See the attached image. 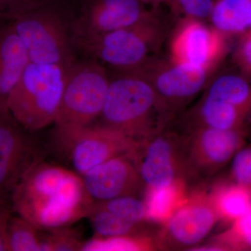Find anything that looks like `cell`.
I'll list each match as a JSON object with an SVG mask.
<instances>
[{
    "label": "cell",
    "instance_id": "obj_7",
    "mask_svg": "<svg viewBox=\"0 0 251 251\" xmlns=\"http://www.w3.org/2000/svg\"><path fill=\"white\" fill-rule=\"evenodd\" d=\"M228 36L201 20L186 18L172 36L169 59L212 72L228 52Z\"/></svg>",
    "mask_w": 251,
    "mask_h": 251
},
{
    "label": "cell",
    "instance_id": "obj_13",
    "mask_svg": "<svg viewBox=\"0 0 251 251\" xmlns=\"http://www.w3.org/2000/svg\"><path fill=\"white\" fill-rule=\"evenodd\" d=\"M23 128L11 114L0 115V194L12 191L36 160Z\"/></svg>",
    "mask_w": 251,
    "mask_h": 251
},
{
    "label": "cell",
    "instance_id": "obj_27",
    "mask_svg": "<svg viewBox=\"0 0 251 251\" xmlns=\"http://www.w3.org/2000/svg\"><path fill=\"white\" fill-rule=\"evenodd\" d=\"M54 229L49 235L41 237V251H82L83 242L71 231Z\"/></svg>",
    "mask_w": 251,
    "mask_h": 251
},
{
    "label": "cell",
    "instance_id": "obj_30",
    "mask_svg": "<svg viewBox=\"0 0 251 251\" xmlns=\"http://www.w3.org/2000/svg\"><path fill=\"white\" fill-rule=\"evenodd\" d=\"M187 18L201 20L210 17L214 3L212 0H177Z\"/></svg>",
    "mask_w": 251,
    "mask_h": 251
},
{
    "label": "cell",
    "instance_id": "obj_6",
    "mask_svg": "<svg viewBox=\"0 0 251 251\" xmlns=\"http://www.w3.org/2000/svg\"><path fill=\"white\" fill-rule=\"evenodd\" d=\"M185 135L166 128L142 145L135 162L146 188L164 187L188 176Z\"/></svg>",
    "mask_w": 251,
    "mask_h": 251
},
{
    "label": "cell",
    "instance_id": "obj_12",
    "mask_svg": "<svg viewBox=\"0 0 251 251\" xmlns=\"http://www.w3.org/2000/svg\"><path fill=\"white\" fill-rule=\"evenodd\" d=\"M135 157V155H124L112 158L81 176L94 201L137 196L146 187L138 171Z\"/></svg>",
    "mask_w": 251,
    "mask_h": 251
},
{
    "label": "cell",
    "instance_id": "obj_20",
    "mask_svg": "<svg viewBox=\"0 0 251 251\" xmlns=\"http://www.w3.org/2000/svg\"><path fill=\"white\" fill-rule=\"evenodd\" d=\"M210 18L225 35H242L251 29V0H219Z\"/></svg>",
    "mask_w": 251,
    "mask_h": 251
},
{
    "label": "cell",
    "instance_id": "obj_33",
    "mask_svg": "<svg viewBox=\"0 0 251 251\" xmlns=\"http://www.w3.org/2000/svg\"><path fill=\"white\" fill-rule=\"evenodd\" d=\"M249 138H250L251 142V125L250 128H249Z\"/></svg>",
    "mask_w": 251,
    "mask_h": 251
},
{
    "label": "cell",
    "instance_id": "obj_14",
    "mask_svg": "<svg viewBox=\"0 0 251 251\" xmlns=\"http://www.w3.org/2000/svg\"><path fill=\"white\" fill-rule=\"evenodd\" d=\"M11 24L27 50L30 62L61 65L64 47L53 26L37 18L17 16Z\"/></svg>",
    "mask_w": 251,
    "mask_h": 251
},
{
    "label": "cell",
    "instance_id": "obj_1",
    "mask_svg": "<svg viewBox=\"0 0 251 251\" xmlns=\"http://www.w3.org/2000/svg\"><path fill=\"white\" fill-rule=\"evenodd\" d=\"M94 202L81 175L36 160L12 191V209L39 229L62 228L87 217Z\"/></svg>",
    "mask_w": 251,
    "mask_h": 251
},
{
    "label": "cell",
    "instance_id": "obj_24",
    "mask_svg": "<svg viewBox=\"0 0 251 251\" xmlns=\"http://www.w3.org/2000/svg\"><path fill=\"white\" fill-rule=\"evenodd\" d=\"M39 228L21 216H11L8 226L9 251H41Z\"/></svg>",
    "mask_w": 251,
    "mask_h": 251
},
{
    "label": "cell",
    "instance_id": "obj_3",
    "mask_svg": "<svg viewBox=\"0 0 251 251\" xmlns=\"http://www.w3.org/2000/svg\"><path fill=\"white\" fill-rule=\"evenodd\" d=\"M65 83L61 65L29 63L8 98L9 113L29 131L45 128L55 121Z\"/></svg>",
    "mask_w": 251,
    "mask_h": 251
},
{
    "label": "cell",
    "instance_id": "obj_17",
    "mask_svg": "<svg viewBox=\"0 0 251 251\" xmlns=\"http://www.w3.org/2000/svg\"><path fill=\"white\" fill-rule=\"evenodd\" d=\"M186 181L179 180L164 187L146 188V221L165 225L188 200Z\"/></svg>",
    "mask_w": 251,
    "mask_h": 251
},
{
    "label": "cell",
    "instance_id": "obj_32",
    "mask_svg": "<svg viewBox=\"0 0 251 251\" xmlns=\"http://www.w3.org/2000/svg\"><path fill=\"white\" fill-rule=\"evenodd\" d=\"M14 2V0H0V11L4 9L6 6H10Z\"/></svg>",
    "mask_w": 251,
    "mask_h": 251
},
{
    "label": "cell",
    "instance_id": "obj_5",
    "mask_svg": "<svg viewBox=\"0 0 251 251\" xmlns=\"http://www.w3.org/2000/svg\"><path fill=\"white\" fill-rule=\"evenodd\" d=\"M166 32L164 23L145 18L131 27L104 33L99 44L100 58L118 69L141 70L158 58Z\"/></svg>",
    "mask_w": 251,
    "mask_h": 251
},
{
    "label": "cell",
    "instance_id": "obj_29",
    "mask_svg": "<svg viewBox=\"0 0 251 251\" xmlns=\"http://www.w3.org/2000/svg\"><path fill=\"white\" fill-rule=\"evenodd\" d=\"M234 60L244 75L251 77V29L241 35Z\"/></svg>",
    "mask_w": 251,
    "mask_h": 251
},
{
    "label": "cell",
    "instance_id": "obj_4",
    "mask_svg": "<svg viewBox=\"0 0 251 251\" xmlns=\"http://www.w3.org/2000/svg\"><path fill=\"white\" fill-rule=\"evenodd\" d=\"M110 82L99 69L86 68L66 80L57 117L59 145L69 151L82 130L101 115Z\"/></svg>",
    "mask_w": 251,
    "mask_h": 251
},
{
    "label": "cell",
    "instance_id": "obj_23",
    "mask_svg": "<svg viewBox=\"0 0 251 251\" xmlns=\"http://www.w3.org/2000/svg\"><path fill=\"white\" fill-rule=\"evenodd\" d=\"M155 243L151 237L141 233L111 237L94 236L84 243L83 251H138L153 250Z\"/></svg>",
    "mask_w": 251,
    "mask_h": 251
},
{
    "label": "cell",
    "instance_id": "obj_8",
    "mask_svg": "<svg viewBox=\"0 0 251 251\" xmlns=\"http://www.w3.org/2000/svg\"><path fill=\"white\" fill-rule=\"evenodd\" d=\"M185 137L188 176H207L232 161L235 153L247 144L249 131L201 126L190 129Z\"/></svg>",
    "mask_w": 251,
    "mask_h": 251
},
{
    "label": "cell",
    "instance_id": "obj_25",
    "mask_svg": "<svg viewBox=\"0 0 251 251\" xmlns=\"http://www.w3.org/2000/svg\"><path fill=\"white\" fill-rule=\"evenodd\" d=\"M224 251H251V208L216 239Z\"/></svg>",
    "mask_w": 251,
    "mask_h": 251
},
{
    "label": "cell",
    "instance_id": "obj_16",
    "mask_svg": "<svg viewBox=\"0 0 251 251\" xmlns=\"http://www.w3.org/2000/svg\"><path fill=\"white\" fill-rule=\"evenodd\" d=\"M251 125V113L205 94L196 109L190 129L202 126L249 131Z\"/></svg>",
    "mask_w": 251,
    "mask_h": 251
},
{
    "label": "cell",
    "instance_id": "obj_31",
    "mask_svg": "<svg viewBox=\"0 0 251 251\" xmlns=\"http://www.w3.org/2000/svg\"><path fill=\"white\" fill-rule=\"evenodd\" d=\"M11 210L5 206H0V251H9L8 226Z\"/></svg>",
    "mask_w": 251,
    "mask_h": 251
},
{
    "label": "cell",
    "instance_id": "obj_22",
    "mask_svg": "<svg viewBox=\"0 0 251 251\" xmlns=\"http://www.w3.org/2000/svg\"><path fill=\"white\" fill-rule=\"evenodd\" d=\"M87 218L90 219L95 234L100 237H117L141 233V224H137L122 219L93 202Z\"/></svg>",
    "mask_w": 251,
    "mask_h": 251
},
{
    "label": "cell",
    "instance_id": "obj_10",
    "mask_svg": "<svg viewBox=\"0 0 251 251\" xmlns=\"http://www.w3.org/2000/svg\"><path fill=\"white\" fill-rule=\"evenodd\" d=\"M218 221L209 195L196 193L164 225L157 244L167 249H193L210 233Z\"/></svg>",
    "mask_w": 251,
    "mask_h": 251
},
{
    "label": "cell",
    "instance_id": "obj_21",
    "mask_svg": "<svg viewBox=\"0 0 251 251\" xmlns=\"http://www.w3.org/2000/svg\"><path fill=\"white\" fill-rule=\"evenodd\" d=\"M244 74H226L211 81L206 95L251 114V80Z\"/></svg>",
    "mask_w": 251,
    "mask_h": 251
},
{
    "label": "cell",
    "instance_id": "obj_15",
    "mask_svg": "<svg viewBox=\"0 0 251 251\" xmlns=\"http://www.w3.org/2000/svg\"><path fill=\"white\" fill-rule=\"evenodd\" d=\"M27 50L12 25L0 30V115L9 113L7 100L28 64Z\"/></svg>",
    "mask_w": 251,
    "mask_h": 251
},
{
    "label": "cell",
    "instance_id": "obj_2",
    "mask_svg": "<svg viewBox=\"0 0 251 251\" xmlns=\"http://www.w3.org/2000/svg\"><path fill=\"white\" fill-rule=\"evenodd\" d=\"M101 116L103 125L140 144L168 128L173 119L152 85L139 73L110 82Z\"/></svg>",
    "mask_w": 251,
    "mask_h": 251
},
{
    "label": "cell",
    "instance_id": "obj_26",
    "mask_svg": "<svg viewBox=\"0 0 251 251\" xmlns=\"http://www.w3.org/2000/svg\"><path fill=\"white\" fill-rule=\"evenodd\" d=\"M97 206L112 214L133 223L140 224L146 221L145 203L136 196H122L103 201H94Z\"/></svg>",
    "mask_w": 251,
    "mask_h": 251
},
{
    "label": "cell",
    "instance_id": "obj_9",
    "mask_svg": "<svg viewBox=\"0 0 251 251\" xmlns=\"http://www.w3.org/2000/svg\"><path fill=\"white\" fill-rule=\"evenodd\" d=\"M138 73L148 79L174 117L180 108L206 87L211 72L158 57Z\"/></svg>",
    "mask_w": 251,
    "mask_h": 251
},
{
    "label": "cell",
    "instance_id": "obj_28",
    "mask_svg": "<svg viewBox=\"0 0 251 251\" xmlns=\"http://www.w3.org/2000/svg\"><path fill=\"white\" fill-rule=\"evenodd\" d=\"M230 178L236 184L251 190V143L246 144L234 155Z\"/></svg>",
    "mask_w": 251,
    "mask_h": 251
},
{
    "label": "cell",
    "instance_id": "obj_11",
    "mask_svg": "<svg viewBox=\"0 0 251 251\" xmlns=\"http://www.w3.org/2000/svg\"><path fill=\"white\" fill-rule=\"evenodd\" d=\"M143 145L107 126H90L79 133L68 152L75 171L82 176L112 158L137 156Z\"/></svg>",
    "mask_w": 251,
    "mask_h": 251
},
{
    "label": "cell",
    "instance_id": "obj_18",
    "mask_svg": "<svg viewBox=\"0 0 251 251\" xmlns=\"http://www.w3.org/2000/svg\"><path fill=\"white\" fill-rule=\"evenodd\" d=\"M219 220L232 224L251 208V190L233 181L223 183L209 195Z\"/></svg>",
    "mask_w": 251,
    "mask_h": 251
},
{
    "label": "cell",
    "instance_id": "obj_19",
    "mask_svg": "<svg viewBox=\"0 0 251 251\" xmlns=\"http://www.w3.org/2000/svg\"><path fill=\"white\" fill-rule=\"evenodd\" d=\"M145 18L138 0H103L93 23L104 34L131 27Z\"/></svg>",
    "mask_w": 251,
    "mask_h": 251
}]
</instances>
